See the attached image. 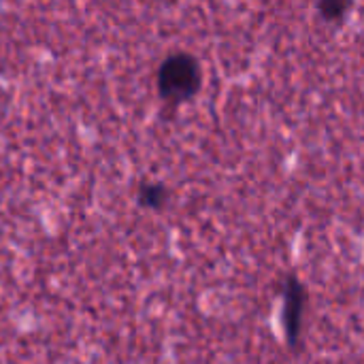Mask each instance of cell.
<instances>
[{"label":"cell","mask_w":364,"mask_h":364,"mask_svg":"<svg viewBox=\"0 0 364 364\" xmlns=\"http://www.w3.org/2000/svg\"><path fill=\"white\" fill-rule=\"evenodd\" d=\"M348 11H350V4L348 2H341V0H328V2H322L320 4V13L328 21H341Z\"/></svg>","instance_id":"cell-4"},{"label":"cell","mask_w":364,"mask_h":364,"mask_svg":"<svg viewBox=\"0 0 364 364\" xmlns=\"http://www.w3.org/2000/svg\"><path fill=\"white\" fill-rule=\"evenodd\" d=\"M305 307H307V290L303 282L296 275H288L284 286V333L292 350L299 348Z\"/></svg>","instance_id":"cell-2"},{"label":"cell","mask_w":364,"mask_h":364,"mask_svg":"<svg viewBox=\"0 0 364 364\" xmlns=\"http://www.w3.org/2000/svg\"><path fill=\"white\" fill-rule=\"evenodd\" d=\"M200 66L190 53L168 55L158 73V90L168 102H183L200 90Z\"/></svg>","instance_id":"cell-1"},{"label":"cell","mask_w":364,"mask_h":364,"mask_svg":"<svg viewBox=\"0 0 364 364\" xmlns=\"http://www.w3.org/2000/svg\"><path fill=\"white\" fill-rule=\"evenodd\" d=\"M139 203L147 209H162L168 203V190L162 183H143L139 188Z\"/></svg>","instance_id":"cell-3"}]
</instances>
